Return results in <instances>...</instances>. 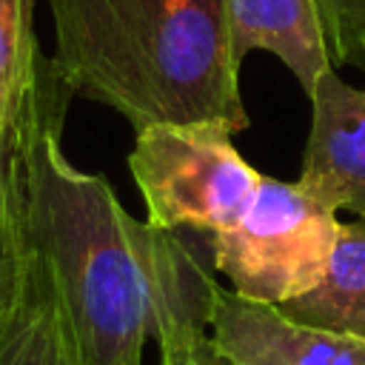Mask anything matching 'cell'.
<instances>
[{
  "instance_id": "1",
  "label": "cell",
  "mask_w": 365,
  "mask_h": 365,
  "mask_svg": "<svg viewBox=\"0 0 365 365\" xmlns=\"http://www.w3.org/2000/svg\"><path fill=\"white\" fill-rule=\"evenodd\" d=\"M71 88L43 54L6 134L9 191L43 262L77 365H143L205 334L217 291L202 254L177 231L134 220L103 174L63 151Z\"/></svg>"
},
{
  "instance_id": "2",
  "label": "cell",
  "mask_w": 365,
  "mask_h": 365,
  "mask_svg": "<svg viewBox=\"0 0 365 365\" xmlns=\"http://www.w3.org/2000/svg\"><path fill=\"white\" fill-rule=\"evenodd\" d=\"M71 94L148 125L248 128L225 0H48Z\"/></svg>"
},
{
  "instance_id": "3",
  "label": "cell",
  "mask_w": 365,
  "mask_h": 365,
  "mask_svg": "<svg viewBox=\"0 0 365 365\" xmlns=\"http://www.w3.org/2000/svg\"><path fill=\"white\" fill-rule=\"evenodd\" d=\"M336 211L297 182L259 177L245 214L211 234L214 265L231 291L262 305H282L311 291L336 245Z\"/></svg>"
},
{
  "instance_id": "4",
  "label": "cell",
  "mask_w": 365,
  "mask_h": 365,
  "mask_svg": "<svg viewBox=\"0 0 365 365\" xmlns=\"http://www.w3.org/2000/svg\"><path fill=\"white\" fill-rule=\"evenodd\" d=\"M234 134L217 125H148L128 154L148 222L165 231L220 234L251 205L259 171L242 160Z\"/></svg>"
},
{
  "instance_id": "5",
  "label": "cell",
  "mask_w": 365,
  "mask_h": 365,
  "mask_svg": "<svg viewBox=\"0 0 365 365\" xmlns=\"http://www.w3.org/2000/svg\"><path fill=\"white\" fill-rule=\"evenodd\" d=\"M297 185L365 220V91L325 68L311 94V131Z\"/></svg>"
},
{
  "instance_id": "6",
  "label": "cell",
  "mask_w": 365,
  "mask_h": 365,
  "mask_svg": "<svg viewBox=\"0 0 365 365\" xmlns=\"http://www.w3.org/2000/svg\"><path fill=\"white\" fill-rule=\"evenodd\" d=\"M211 339L237 365H365V342L288 319L277 305L220 288Z\"/></svg>"
},
{
  "instance_id": "7",
  "label": "cell",
  "mask_w": 365,
  "mask_h": 365,
  "mask_svg": "<svg viewBox=\"0 0 365 365\" xmlns=\"http://www.w3.org/2000/svg\"><path fill=\"white\" fill-rule=\"evenodd\" d=\"M228 37L234 60L254 48L279 57L305 97L311 100L317 80L331 68V48L317 0H225Z\"/></svg>"
},
{
  "instance_id": "8",
  "label": "cell",
  "mask_w": 365,
  "mask_h": 365,
  "mask_svg": "<svg viewBox=\"0 0 365 365\" xmlns=\"http://www.w3.org/2000/svg\"><path fill=\"white\" fill-rule=\"evenodd\" d=\"M277 308L302 325L365 342V220L339 222L336 245L322 279L302 297Z\"/></svg>"
},
{
  "instance_id": "9",
  "label": "cell",
  "mask_w": 365,
  "mask_h": 365,
  "mask_svg": "<svg viewBox=\"0 0 365 365\" xmlns=\"http://www.w3.org/2000/svg\"><path fill=\"white\" fill-rule=\"evenodd\" d=\"M0 365H77L54 288L31 245L23 297L0 342Z\"/></svg>"
},
{
  "instance_id": "10",
  "label": "cell",
  "mask_w": 365,
  "mask_h": 365,
  "mask_svg": "<svg viewBox=\"0 0 365 365\" xmlns=\"http://www.w3.org/2000/svg\"><path fill=\"white\" fill-rule=\"evenodd\" d=\"M37 0H0V137L9 134L43 60L34 34Z\"/></svg>"
},
{
  "instance_id": "11",
  "label": "cell",
  "mask_w": 365,
  "mask_h": 365,
  "mask_svg": "<svg viewBox=\"0 0 365 365\" xmlns=\"http://www.w3.org/2000/svg\"><path fill=\"white\" fill-rule=\"evenodd\" d=\"M26 265H29V242H26L11 191L6 188V197L0 200V342L20 305Z\"/></svg>"
},
{
  "instance_id": "12",
  "label": "cell",
  "mask_w": 365,
  "mask_h": 365,
  "mask_svg": "<svg viewBox=\"0 0 365 365\" xmlns=\"http://www.w3.org/2000/svg\"><path fill=\"white\" fill-rule=\"evenodd\" d=\"M336 63L365 68V0H317Z\"/></svg>"
},
{
  "instance_id": "13",
  "label": "cell",
  "mask_w": 365,
  "mask_h": 365,
  "mask_svg": "<svg viewBox=\"0 0 365 365\" xmlns=\"http://www.w3.org/2000/svg\"><path fill=\"white\" fill-rule=\"evenodd\" d=\"M160 365H237L211 336L200 334L180 345L160 351Z\"/></svg>"
},
{
  "instance_id": "14",
  "label": "cell",
  "mask_w": 365,
  "mask_h": 365,
  "mask_svg": "<svg viewBox=\"0 0 365 365\" xmlns=\"http://www.w3.org/2000/svg\"><path fill=\"white\" fill-rule=\"evenodd\" d=\"M9 188V163H6V137H0V200Z\"/></svg>"
}]
</instances>
